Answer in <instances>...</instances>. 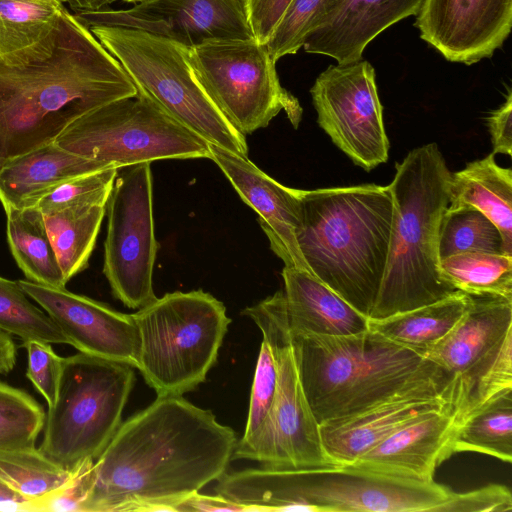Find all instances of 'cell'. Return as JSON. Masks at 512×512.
I'll return each instance as SVG.
<instances>
[{"label":"cell","mask_w":512,"mask_h":512,"mask_svg":"<svg viewBox=\"0 0 512 512\" xmlns=\"http://www.w3.org/2000/svg\"><path fill=\"white\" fill-rule=\"evenodd\" d=\"M237 441L210 410L157 396L121 423L95 460L82 512H176L226 473Z\"/></svg>","instance_id":"6da1fadb"},{"label":"cell","mask_w":512,"mask_h":512,"mask_svg":"<svg viewBox=\"0 0 512 512\" xmlns=\"http://www.w3.org/2000/svg\"><path fill=\"white\" fill-rule=\"evenodd\" d=\"M136 94L120 63L65 8L44 39L0 57V169L55 142L86 113Z\"/></svg>","instance_id":"7a4b0ae2"},{"label":"cell","mask_w":512,"mask_h":512,"mask_svg":"<svg viewBox=\"0 0 512 512\" xmlns=\"http://www.w3.org/2000/svg\"><path fill=\"white\" fill-rule=\"evenodd\" d=\"M297 243L313 275L369 318L385 273L394 203L389 186L299 189Z\"/></svg>","instance_id":"3957f363"},{"label":"cell","mask_w":512,"mask_h":512,"mask_svg":"<svg viewBox=\"0 0 512 512\" xmlns=\"http://www.w3.org/2000/svg\"><path fill=\"white\" fill-rule=\"evenodd\" d=\"M388 185L394 217L381 286L368 319L441 300L455 290L441 277L438 231L449 204L451 172L436 143L411 150Z\"/></svg>","instance_id":"277c9868"},{"label":"cell","mask_w":512,"mask_h":512,"mask_svg":"<svg viewBox=\"0 0 512 512\" xmlns=\"http://www.w3.org/2000/svg\"><path fill=\"white\" fill-rule=\"evenodd\" d=\"M289 329L299 379L319 424L447 374L421 353L369 329L344 336Z\"/></svg>","instance_id":"5b68a950"},{"label":"cell","mask_w":512,"mask_h":512,"mask_svg":"<svg viewBox=\"0 0 512 512\" xmlns=\"http://www.w3.org/2000/svg\"><path fill=\"white\" fill-rule=\"evenodd\" d=\"M133 317L138 370L157 396H182L205 381L231 322L224 304L201 289L167 293Z\"/></svg>","instance_id":"8992f818"},{"label":"cell","mask_w":512,"mask_h":512,"mask_svg":"<svg viewBox=\"0 0 512 512\" xmlns=\"http://www.w3.org/2000/svg\"><path fill=\"white\" fill-rule=\"evenodd\" d=\"M88 29L120 63L138 93L207 143L248 157L246 136L225 119L203 89L190 65L188 46L136 29Z\"/></svg>","instance_id":"52a82bcc"},{"label":"cell","mask_w":512,"mask_h":512,"mask_svg":"<svg viewBox=\"0 0 512 512\" xmlns=\"http://www.w3.org/2000/svg\"><path fill=\"white\" fill-rule=\"evenodd\" d=\"M135 381L133 367L79 352L63 358L56 400L45 417L39 447L72 471L96 460L122 423Z\"/></svg>","instance_id":"ba28073f"},{"label":"cell","mask_w":512,"mask_h":512,"mask_svg":"<svg viewBox=\"0 0 512 512\" xmlns=\"http://www.w3.org/2000/svg\"><path fill=\"white\" fill-rule=\"evenodd\" d=\"M55 143L100 171L161 159H210L209 143L138 92L86 113Z\"/></svg>","instance_id":"9c48e42d"},{"label":"cell","mask_w":512,"mask_h":512,"mask_svg":"<svg viewBox=\"0 0 512 512\" xmlns=\"http://www.w3.org/2000/svg\"><path fill=\"white\" fill-rule=\"evenodd\" d=\"M423 355L450 377L458 430L497 397L512 392V299L469 295L461 319Z\"/></svg>","instance_id":"30bf717a"},{"label":"cell","mask_w":512,"mask_h":512,"mask_svg":"<svg viewBox=\"0 0 512 512\" xmlns=\"http://www.w3.org/2000/svg\"><path fill=\"white\" fill-rule=\"evenodd\" d=\"M190 65L225 119L241 134L267 127L282 110L296 129L298 99L280 83L276 62L256 39H223L189 47Z\"/></svg>","instance_id":"8fae6325"},{"label":"cell","mask_w":512,"mask_h":512,"mask_svg":"<svg viewBox=\"0 0 512 512\" xmlns=\"http://www.w3.org/2000/svg\"><path fill=\"white\" fill-rule=\"evenodd\" d=\"M271 345L278 386L269 435L259 462L271 469L339 467L326 454L317 421L302 388L291 344L285 296L277 291L242 311Z\"/></svg>","instance_id":"7c38bea8"},{"label":"cell","mask_w":512,"mask_h":512,"mask_svg":"<svg viewBox=\"0 0 512 512\" xmlns=\"http://www.w3.org/2000/svg\"><path fill=\"white\" fill-rule=\"evenodd\" d=\"M103 273L126 307L140 309L157 297L153 270L157 256L150 163L120 168L106 203Z\"/></svg>","instance_id":"4fadbf2b"},{"label":"cell","mask_w":512,"mask_h":512,"mask_svg":"<svg viewBox=\"0 0 512 512\" xmlns=\"http://www.w3.org/2000/svg\"><path fill=\"white\" fill-rule=\"evenodd\" d=\"M317 123L357 166L387 162L389 140L375 71L366 60L330 65L310 89Z\"/></svg>","instance_id":"5bb4252c"},{"label":"cell","mask_w":512,"mask_h":512,"mask_svg":"<svg viewBox=\"0 0 512 512\" xmlns=\"http://www.w3.org/2000/svg\"><path fill=\"white\" fill-rule=\"evenodd\" d=\"M87 28L141 30L193 47L208 41L252 39L241 0H145L129 9L76 11Z\"/></svg>","instance_id":"9a60e30c"},{"label":"cell","mask_w":512,"mask_h":512,"mask_svg":"<svg viewBox=\"0 0 512 512\" xmlns=\"http://www.w3.org/2000/svg\"><path fill=\"white\" fill-rule=\"evenodd\" d=\"M26 294L57 324L68 344L98 358L139 366L140 336L133 314H125L66 288L18 280Z\"/></svg>","instance_id":"2e32d148"},{"label":"cell","mask_w":512,"mask_h":512,"mask_svg":"<svg viewBox=\"0 0 512 512\" xmlns=\"http://www.w3.org/2000/svg\"><path fill=\"white\" fill-rule=\"evenodd\" d=\"M448 405L453 406L449 375L428 379L361 411L320 423L324 450L336 465H349L398 429Z\"/></svg>","instance_id":"e0dca14e"},{"label":"cell","mask_w":512,"mask_h":512,"mask_svg":"<svg viewBox=\"0 0 512 512\" xmlns=\"http://www.w3.org/2000/svg\"><path fill=\"white\" fill-rule=\"evenodd\" d=\"M414 26L446 60L472 65L509 36L512 0H423Z\"/></svg>","instance_id":"ac0fdd59"},{"label":"cell","mask_w":512,"mask_h":512,"mask_svg":"<svg viewBox=\"0 0 512 512\" xmlns=\"http://www.w3.org/2000/svg\"><path fill=\"white\" fill-rule=\"evenodd\" d=\"M209 150L210 159L225 174L240 198L258 214L270 248L284 266L310 273L297 243L302 219L299 189L280 184L248 157L213 144H209Z\"/></svg>","instance_id":"d6986e66"},{"label":"cell","mask_w":512,"mask_h":512,"mask_svg":"<svg viewBox=\"0 0 512 512\" xmlns=\"http://www.w3.org/2000/svg\"><path fill=\"white\" fill-rule=\"evenodd\" d=\"M456 432L454 409L448 405L398 429L348 466L433 482L437 467L454 454Z\"/></svg>","instance_id":"ffe728a7"},{"label":"cell","mask_w":512,"mask_h":512,"mask_svg":"<svg viewBox=\"0 0 512 512\" xmlns=\"http://www.w3.org/2000/svg\"><path fill=\"white\" fill-rule=\"evenodd\" d=\"M423 0H344L333 18L311 34L305 52L329 56L338 64L362 59L366 46L389 26L416 16Z\"/></svg>","instance_id":"44dd1931"},{"label":"cell","mask_w":512,"mask_h":512,"mask_svg":"<svg viewBox=\"0 0 512 512\" xmlns=\"http://www.w3.org/2000/svg\"><path fill=\"white\" fill-rule=\"evenodd\" d=\"M282 278L292 330L330 336L368 330L366 316L307 271L284 266Z\"/></svg>","instance_id":"7402d4cb"},{"label":"cell","mask_w":512,"mask_h":512,"mask_svg":"<svg viewBox=\"0 0 512 512\" xmlns=\"http://www.w3.org/2000/svg\"><path fill=\"white\" fill-rule=\"evenodd\" d=\"M99 171L91 160L53 142L15 158L0 169V202L3 208L33 207L60 184Z\"/></svg>","instance_id":"603a6c76"},{"label":"cell","mask_w":512,"mask_h":512,"mask_svg":"<svg viewBox=\"0 0 512 512\" xmlns=\"http://www.w3.org/2000/svg\"><path fill=\"white\" fill-rule=\"evenodd\" d=\"M473 207L499 229L503 252L512 256V170L499 166L494 154L451 173L448 207Z\"/></svg>","instance_id":"cb8c5ba5"},{"label":"cell","mask_w":512,"mask_h":512,"mask_svg":"<svg viewBox=\"0 0 512 512\" xmlns=\"http://www.w3.org/2000/svg\"><path fill=\"white\" fill-rule=\"evenodd\" d=\"M4 210L9 248L26 280L65 288L67 280L50 239L44 214L37 206L7 207Z\"/></svg>","instance_id":"d4e9b609"},{"label":"cell","mask_w":512,"mask_h":512,"mask_svg":"<svg viewBox=\"0 0 512 512\" xmlns=\"http://www.w3.org/2000/svg\"><path fill=\"white\" fill-rule=\"evenodd\" d=\"M468 303L469 295L456 291L427 305L380 319H368V329L423 355L456 325Z\"/></svg>","instance_id":"484cf974"},{"label":"cell","mask_w":512,"mask_h":512,"mask_svg":"<svg viewBox=\"0 0 512 512\" xmlns=\"http://www.w3.org/2000/svg\"><path fill=\"white\" fill-rule=\"evenodd\" d=\"M105 214L106 204H95L44 215L67 282L88 266Z\"/></svg>","instance_id":"4316f807"},{"label":"cell","mask_w":512,"mask_h":512,"mask_svg":"<svg viewBox=\"0 0 512 512\" xmlns=\"http://www.w3.org/2000/svg\"><path fill=\"white\" fill-rule=\"evenodd\" d=\"M442 279L467 295L512 299V256L503 253L467 252L439 262Z\"/></svg>","instance_id":"83f0119b"},{"label":"cell","mask_w":512,"mask_h":512,"mask_svg":"<svg viewBox=\"0 0 512 512\" xmlns=\"http://www.w3.org/2000/svg\"><path fill=\"white\" fill-rule=\"evenodd\" d=\"M277 386L276 359L270 343L263 338L251 389L244 435L237 441L232 459H248L259 462L271 427Z\"/></svg>","instance_id":"f1b7e54d"},{"label":"cell","mask_w":512,"mask_h":512,"mask_svg":"<svg viewBox=\"0 0 512 512\" xmlns=\"http://www.w3.org/2000/svg\"><path fill=\"white\" fill-rule=\"evenodd\" d=\"M69 471L52 461L39 448L0 449V481L34 504L58 489Z\"/></svg>","instance_id":"f546056e"},{"label":"cell","mask_w":512,"mask_h":512,"mask_svg":"<svg viewBox=\"0 0 512 512\" xmlns=\"http://www.w3.org/2000/svg\"><path fill=\"white\" fill-rule=\"evenodd\" d=\"M454 453H483L512 461V392L502 394L471 416L456 432Z\"/></svg>","instance_id":"4dcf8cb0"},{"label":"cell","mask_w":512,"mask_h":512,"mask_svg":"<svg viewBox=\"0 0 512 512\" xmlns=\"http://www.w3.org/2000/svg\"><path fill=\"white\" fill-rule=\"evenodd\" d=\"M64 9V4L42 0H0V57L44 39Z\"/></svg>","instance_id":"1f68e13d"},{"label":"cell","mask_w":512,"mask_h":512,"mask_svg":"<svg viewBox=\"0 0 512 512\" xmlns=\"http://www.w3.org/2000/svg\"><path fill=\"white\" fill-rule=\"evenodd\" d=\"M467 252L504 254L501 233L486 215L473 207H447L439 224V260Z\"/></svg>","instance_id":"d6a6232c"},{"label":"cell","mask_w":512,"mask_h":512,"mask_svg":"<svg viewBox=\"0 0 512 512\" xmlns=\"http://www.w3.org/2000/svg\"><path fill=\"white\" fill-rule=\"evenodd\" d=\"M0 331L16 336L23 343L41 341L68 344L57 324L30 301L18 281L0 276Z\"/></svg>","instance_id":"836d02e7"},{"label":"cell","mask_w":512,"mask_h":512,"mask_svg":"<svg viewBox=\"0 0 512 512\" xmlns=\"http://www.w3.org/2000/svg\"><path fill=\"white\" fill-rule=\"evenodd\" d=\"M344 0H292L265 44L272 58L297 53L307 38L325 26Z\"/></svg>","instance_id":"e575fe53"},{"label":"cell","mask_w":512,"mask_h":512,"mask_svg":"<svg viewBox=\"0 0 512 512\" xmlns=\"http://www.w3.org/2000/svg\"><path fill=\"white\" fill-rule=\"evenodd\" d=\"M45 417L33 397L0 381V449L34 447Z\"/></svg>","instance_id":"d590c367"},{"label":"cell","mask_w":512,"mask_h":512,"mask_svg":"<svg viewBox=\"0 0 512 512\" xmlns=\"http://www.w3.org/2000/svg\"><path fill=\"white\" fill-rule=\"evenodd\" d=\"M119 169H107L72 178L44 195L37 207L45 214L95 204H106Z\"/></svg>","instance_id":"8d00e7d4"},{"label":"cell","mask_w":512,"mask_h":512,"mask_svg":"<svg viewBox=\"0 0 512 512\" xmlns=\"http://www.w3.org/2000/svg\"><path fill=\"white\" fill-rule=\"evenodd\" d=\"M23 346L28 355L26 376L51 407L58 393L63 357L46 342L32 340L24 342Z\"/></svg>","instance_id":"74e56055"},{"label":"cell","mask_w":512,"mask_h":512,"mask_svg":"<svg viewBox=\"0 0 512 512\" xmlns=\"http://www.w3.org/2000/svg\"><path fill=\"white\" fill-rule=\"evenodd\" d=\"M94 460H87L72 470L68 480L33 506V511H78L88 495Z\"/></svg>","instance_id":"f35d334b"},{"label":"cell","mask_w":512,"mask_h":512,"mask_svg":"<svg viewBox=\"0 0 512 512\" xmlns=\"http://www.w3.org/2000/svg\"><path fill=\"white\" fill-rule=\"evenodd\" d=\"M254 39L266 44L292 0H241Z\"/></svg>","instance_id":"ab89813d"},{"label":"cell","mask_w":512,"mask_h":512,"mask_svg":"<svg viewBox=\"0 0 512 512\" xmlns=\"http://www.w3.org/2000/svg\"><path fill=\"white\" fill-rule=\"evenodd\" d=\"M491 136L492 154H512V92L507 89L504 103L492 111L487 118Z\"/></svg>","instance_id":"60d3db41"},{"label":"cell","mask_w":512,"mask_h":512,"mask_svg":"<svg viewBox=\"0 0 512 512\" xmlns=\"http://www.w3.org/2000/svg\"><path fill=\"white\" fill-rule=\"evenodd\" d=\"M248 512V508L233 502L219 494L215 496L203 495L199 492L191 494L184 499L176 509V512Z\"/></svg>","instance_id":"b9f144b4"},{"label":"cell","mask_w":512,"mask_h":512,"mask_svg":"<svg viewBox=\"0 0 512 512\" xmlns=\"http://www.w3.org/2000/svg\"><path fill=\"white\" fill-rule=\"evenodd\" d=\"M0 511H32V503L0 481Z\"/></svg>","instance_id":"7bdbcfd3"},{"label":"cell","mask_w":512,"mask_h":512,"mask_svg":"<svg viewBox=\"0 0 512 512\" xmlns=\"http://www.w3.org/2000/svg\"><path fill=\"white\" fill-rule=\"evenodd\" d=\"M16 363V346L12 337L0 331V374L9 373Z\"/></svg>","instance_id":"ee69618b"},{"label":"cell","mask_w":512,"mask_h":512,"mask_svg":"<svg viewBox=\"0 0 512 512\" xmlns=\"http://www.w3.org/2000/svg\"><path fill=\"white\" fill-rule=\"evenodd\" d=\"M76 11H94L103 9L118 0H62Z\"/></svg>","instance_id":"f6af8a7d"},{"label":"cell","mask_w":512,"mask_h":512,"mask_svg":"<svg viewBox=\"0 0 512 512\" xmlns=\"http://www.w3.org/2000/svg\"><path fill=\"white\" fill-rule=\"evenodd\" d=\"M123 1L126 3H139V2H143L145 0H123Z\"/></svg>","instance_id":"bcb514c9"},{"label":"cell","mask_w":512,"mask_h":512,"mask_svg":"<svg viewBox=\"0 0 512 512\" xmlns=\"http://www.w3.org/2000/svg\"><path fill=\"white\" fill-rule=\"evenodd\" d=\"M42 1H49L52 3L64 4L62 0H42Z\"/></svg>","instance_id":"7dc6e473"},{"label":"cell","mask_w":512,"mask_h":512,"mask_svg":"<svg viewBox=\"0 0 512 512\" xmlns=\"http://www.w3.org/2000/svg\"><path fill=\"white\" fill-rule=\"evenodd\" d=\"M469 493H470V510H469V512H471V510H472V493H471V491H469Z\"/></svg>","instance_id":"c3c4849f"}]
</instances>
